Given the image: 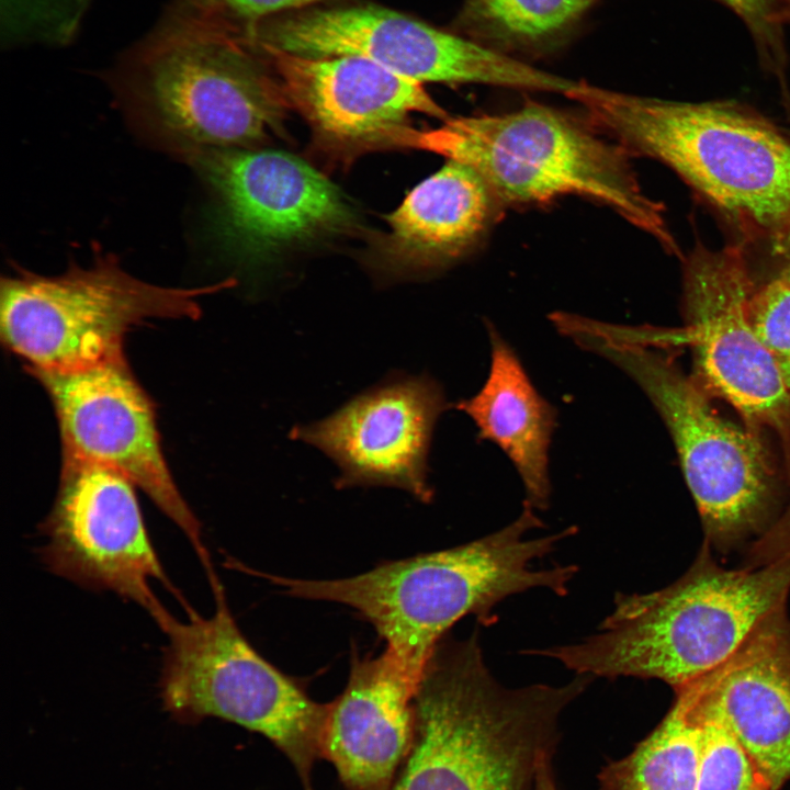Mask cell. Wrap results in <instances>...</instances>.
Here are the masks:
<instances>
[{
    "mask_svg": "<svg viewBox=\"0 0 790 790\" xmlns=\"http://www.w3.org/2000/svg\"><path fill=\"white\" fill-rule=\"evenodd\" d=\"M591 679L509 689L492 675L476 633L445 635L418 682L415 737L392 790H534L562 712Z\"/></svg>",
    "mask_w": 790,
    "mask_h": 790,
    "instance_id": "obj_1",
    "label": "cell"
},
{
    "mask_svg": "<svg viewBox=\"0 0 790 790\" xmlns=\"http://www.w3.org/2000/svg\"><path fill=\"white\" fill-rule=\"evenodd\" d=\"M538 528L542 523L524 501L519 517L493 534L455 548L388 561L352 577L297 579L256 573L291 597L352 608L419 680L437 644L463 617L476 616L489 625L496 620L494 608L511 595L537 587L560 596L567 594L577 567L534 568L533 561L551 553L575 529L528 538Z\"/></svg>",
    "mask_w": 790,
    "mask_h": 790,
    "instance_id": "obj_2",
    "label": "cell"
},
{
    "mask_svg": "<svg viewBox=\"0 0 790 790\" xmlns=\"http://www.w3.org/2000/svg\"><path fill=\"white\" fill-rule=\"evenodd\" d=\"M560 332L612 362L650 398L674 441L713 553L758 540L781 514V483L764 437L712 407L708 392L662 352L665 330L566 314Z\"/></svg>",
    "mask_w": 790,
    "mask_h": 790,
    "instance_id": "obj_3",
    "label": "cell"
},
{
    "mask_svg": "<svg viewBox=\"0 0 790 790\" xmlns=\"http://www.w3.org/2000/svg\"><path fill=\"white\" fill-rule=\"evenodd\" d=\"M630 154L658 160L746 241L790 246V138L730 101L681 102L586 84L574 95Z\"/></svg>",
    "mask_w": 790,
    "mask_h": 790,
    "instance_id": "obj_4",
    "label": "cell"
},
{
    "mask_svg": "<svg viewBox=\"0 0 790 790\" xmlns=\"http://www.w3.org/2000/svg\"><path fill=\"white\" fill-rule=\"evenodd\" d=\"M237 26L198 0H180L117 76L131 121L184 160L251 148L285 114L283 89L259 69Z\"/></svg>",
    "mask_w": 790,
    "mask_h": 790,
    "instance_id": "obj_5",
    "label": "cell"
},
{
    "mask_svg": "<svg viewBox=\"0 0 790 790\" xmlns=\"http://www.w3.org/2000/svg\"><path fill=\"white\" fill-rule=\"evenodd\" d=\"M790 558L725 568L703 543L691 566L647 594H618L586 640L532 651L577 675L655 678L680 688L725 662L774 610L787 605Z\"/></svg>",
    "mask_w": 790,
    "mask_h": 790,
    "instance_id": "obj_6",
    "label": "cell"
},
{
    "mask_svg": "<svg viewBox=\"0 0 790 790\" xmlns=\"http://www.w3.org/2000/svg\"><path fill=\"white\" fill-rule=\"evenodd\" d=\"M388 147L427 150L473 168L500 203L578 195L600 202L684 259L661 203L642 189L630 153L561 110L527 102L503 114L448 117L431 129L408 125Z\"/></svg>",
    "mask_w": 790,
    "mask_h": 790,
    "instance_id": "obj_7",
    "label": "cell"
},
{
    "mask_svg": "<svg viewBox=\"0 0 790 790\" xmlns=\"http://www.w3.org/2000/svg\"><path fill=\"white\" fill-rule=\"evenodd\" d=\"M215 611L188 612L163 627L168 643L159 680L165 710L178 722L217 718L268 738L293 765L303 790L323 758L330 702L313 700L294 678L269 663L245 637L216 573L210 575Z\"/></svg>",
    "mask_w": 790,
    "mask_h": 790,
    "instance_id": "obj_8",
    "label": "cell"
},
{
    "mask_svg": "<svg viewBox=\"0 0 790 790\" xmlns=\"http://www.w3.org/2000/svg\"><path fill=\"white\" fill-rule=\"evenodd\" d=\"M234 280L168 287L125 271L94 246L89 267L75 262L57 275L20 267L1 279L0 329L7 348L29 371L72 372L124 353L125 335L151 319L201 315L200 298Z\"/></svg>",
    "mask_w": 790,
    "mask_h": 790,
    "instance_id": "obj_9",
    "label": "cell"
},
{
    "mask_svg": "<svg viewBox=\"0 0 790 790\" xmlns=\"http://www.w3.org/2000/svg\"><path fill=\"white\" fill-rule=\"evenodd\" d=\"M682 309L699 384L726 400L745 426L771 433L790 471V388L748 312L755 280L743 244L697 240L682 259Z\"/></svg>",
    "mask_w": 790,
    "mask_h": 790,
    "instance_id": "obj_10",
    "label": "cell"
},
{
    "mask_svg": "<svg viewBox=\"0 0 790 790\" xmlns=\"http://www.w3.org/2000/svg\"><path fill=\"white\" fill-rule=\"evenodd\" d=\"M135 487L113 469L63 458L55 503L42 524L46 541L41 554L54 574L134 601L162 629L172 616L151 580L190 607L165 573Z\"/></svg>",
    "mask_w": 790,
    "mask_h": 790,
    "instance_id": "obj_11",
    "label": "cell"
},
{
    "mask_svg": "<svg viewBox=\"0 0 790 790\" xmlns=\"http://www.w3.org/2000/svg\"><path fill=\"white\" fill-rule=\"evenodd\" d=\"M30 372L55 408L63 458L120 472L182 531L205 571L212 568L201 523L165 460L154 404L124 353L72 372Z\"/></svg>",
    "mask_w": 790,
    "mask_h": 790,
    "instance_id": "obj_12",
    "label": "cell"
},
{
    "mask_svg": "<svg viewBox=\"0 0 790 790\" xmlns=\"http://www.w3.org/2000/svg\"><path fill=\"white\" fill-rule=\"evenodd\" d=\"M272 45L297 55H357L424 82L481 83L566 94L572 80L377 7L312 11L275 27Z\"/></svg>",
    "mask_w": 790,
    "mask_h": 790,
    "instance_id": "obj_13",
    "label": "cell"
},
{
    "mask_svg": "<svg viewBox=\"0 0 790 790\" xmlns=\"http://www.w3.org/2000/svg\"><path fill=\"white\" fill-rule=\"evenodd\" d=\"M217 198L214 230L244 259L342 233L352 211L338 188L305 160L271 149H213L185 159Z\"/></svg>",
    "mask_w": 790,
    "mask_h": 790,
    "instance_id": "obj_14",
    "label": "cell"
},
{
    "mask_svg": "<svg viewBox=\"0 0 790 790\" xmlns=\"http://www.w3.org/2000/svg\"><path fill=\"white\" fill-rule=\"evenodd\" d=\"M447 404L442 387L428 375L393 377L318 421L293 427L290 438L332 460L337 488L396 487L429 503L428 455Z\"/></svg>",
    "mask_w": 790,
    "mask_h": 790,
    "instance_id": "obj_15",
    "label": "cell"
},
{
    "mask_svg": "<svg viewBox=\"0 0 790 790\" xmlns=\"http://www.w3.org/2000/svg\"><path fill=\"white\" fill-rule=\"evenodd\" d=\"M696 720L726 727L778 790L790 778V617L770 612L720 666L675 689Z\"/></svg>",
    "mask_w": 790,
    "mask_h": 790,
    "instance_id": "obj_16",
    "label": "cell"
},
{
    "mask_svg": "<svg viewBox=\"0 0 790 790\" xmlns=\"http://www.w3.org/2000/svg\"><path fill=\"white\" fill-rule=\"evenodd\" d=\"M287 100L324 140L351 148L386 147L410 113L449 115L422 83L357 55L312 57L264 45Z\"/></svg>",
    "mask_w": 790,
    "mask_h": 790,
    "instance_id": "obj_17",
    "label": "cell"
},
{
    "mask_svg": "<svg viewBox=\"0 0 790 790\" xmlns=\"http://www.w3.org/2000/svg\"><path fill=\"white\" fill-rule=\"evenodd\" d=\"M419 680L386 648L353 655L343 691L330 702L323 741L347 790H392L413 746Z\"/></svg>",
    "mask_w": 790,
    "mask_h": 790,
    "instance_id": "obj_18",
    "label": "cell"
},
{
    "mask_svg": "<svg viewBox=\"0 0 790 790\" xmlns=\"http://www.w3.org/2000/svg\"><path fill=\"white\" fill-rule=\"evenodd\" d=\"M503 207L473 168L448 159L386 216L377 263L393 274L445 267L482 241Z\"/></svg>",
    "mask_w": 790,
    "mask_h": 790,
    "instance_id": "obj_19",
    "label": "cell"
},
{
    "mask_svg": "<svg viewBox=\"0 0 790 790\" xmlns=\"http://www.w3.org/2000/svg\"><path fill=\"white\" fill-rule=\"evenodd\" d=\"M490 368L482 388L455 403L478 430V439L499 447L524 486L532 508L545 509L551 486L549 449L556 424L554 407L531 383L512 347L489 321Z\"/></svg>",
    "mask_w": 790,
    "mask_h": 790,
    "instance_id": "obj_20",
    "label": "cell"
},
{
    "mask_svg": "<svg viewBox=\"0 0 790 790\" xmlns=\"http://www.w3.org/2000/svg\"><path fill=\"white\" fill-rule=\"evenodd\" d=\"M597 1L462 0L455 25L464 36L506 55L544 57L571 40Z\"/></svg>",
    "mask_w": 790,
    "mask_h": 790,
    "instance_id": "obj_21",
    "label": "cell"
},
{
    "mask_svg": "<svg viewBox=\"0 0 790 790\" xmlns=\"http://www.w3.org/2000/svg\"><path fill=\"white\" fill-rule=\"evenodd\" d=\"M700 725L675 700L627 756L603 766L601 790H697Z\"/></svg>",
    "mask_w": 790,
    "mask_h": 790,
    "instance_id": "obj_22",
    "label": "cell"
},
{
    "mask_svg": "<svg viewBox=\"0 0 790 790\" xmlns=\"http://www.w3.org/2000/svg\"><path fill=\"white\" fill-rule=\"evenodd\" d=\"M696 722L700 725L697 790H771L752 756L726 727L710 720Z\"/></svg>",
    "mask_w": 790,
    "mask_h": 790,
    "instance_id": "obj_23",
    "label": "cell"
},
{
    "mask_svg": "<svg viewBox=\"0 0 790 790\" xmlns=\"http://www.w3.org/2000/svg\"><path fill=\"white\" fill-rule=\"evenodd\" d=\"M748 312L755 330L772 352L790 388V282L777 275L756 285Z\"/></svg>",
    "mask_w": 790,
    "mask_h": 790,
    "instance_id": "obj_24",
    "label": "cell"
},
{
    "mask_svg": "<svg viewBox=\"0 0 790 790\" xmlns=\"http://www.w3.org/2000/svg\"><path fill=\"white\" fill-rule=\"evenodd\" d=\"M732 10L745 24L763 67L787 90L788 55L783 26L778 20L774 0H716Z\"/></svg>",
    "mask_w": 790,
    "mask_h": 790,
    "instance_id": "obj_25",
    "label": "cell"
},
{
    "mask_svg": "<svg viewBox=\"0 0 790 790\" xmlns=\"http://www.w3.org/2000/svg\"><path fill=\"white\" fill-rule=\"evenodd\" d=\"M790 558V499L772 526L746 550L742 566L758 568Z\"/></svg>",
    "mask_w": 790,
    "mask_h": 790,
    "instance_id": "obj_26",
    "label": "cell"
},
{
    "mask_svg": "<svg viewBox=\"0 0 790 790\" xmlns=\"http://www.w3.org/2000/svg\"><path fill=\"white\" fill-rule=\"evenodd\" d=\"M226 19L238 23L267 14L311 4L320 0H201Z\"/></svg>",
    "mask_w": 790,
    "mask_h": 790,
    "instance_id": "obj_27",
    "label": "cell"
},
{
    "mask_svg": "<svg viewBox=\"0 0 790 790\" xmlns=\"http://www.w3.org/2000/svg\"><path fill=\"white\" fill-rule=\"evenodd\" d=\"M553 756L542 759L535 779L534 790H558L552 767Z\"/></svg>",
    "mask_w": 790,
    "mask_h": 790,
    "instance_id": "obj_28",
    "label": "cell"
},
{
    "mask_svg": "<svg viewBox=\"0 0 790 790\" xmlns=\"http://www.w3.org/2000/svg\"><path fill=\"white\" fill-rule=\"evenodd\" d=\"M774 2L781 25H790V0H774Z\"/></svg>",
    "mask_w": 790,
    "mask_h": 790,
    "instance_id": "obj_29",
    "label": "cell"
},
{
    "mask_svg": "<svg viewBox=\"0 0 790 790\" xmlns=\"http://www.w3.org/2000/svg\"><path fill=\"white\" fill-rule=\"evenodd\" d=\"M778 276L782 278L783 280L790 282V262L780 271Z\"/></svg>",
    "mask_w": 790,
    "mask_h": 790,
    "instance_id": "obj_30",
    "label": "cell"
}]
</instances>
